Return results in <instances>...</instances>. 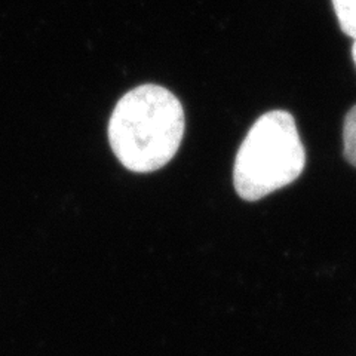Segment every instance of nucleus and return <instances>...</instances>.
Segmentation results:
<instances>
[{
  "label": "nucleus",
  "instance_id": "f257e3e1",
  "mask_svg": "<svg viewBox=\"0 0 356 356\" xmlns=\"http://www.w3.org/2000/svg\"><path fill=\"white\" fill-rule=\"evenodd\" d=\"M184 134L178 98L158 85H141L119 99L108 124L116 158L132 172H152L168 163Z\"/></svg>",
  "mask_w": 356,
  "mask_h": 356
},
{
  "label": "nucleus",
  "instance_id": "f03ea898",
  "mask_svg": "<svg viewBox=\"0 0 356 356\" xmlns=\"http://www.w3.org/2000/svg\"><path fill=\"white\" fill-rule=\"evenodd\" d=\"M306 152L294 118L284 110L263 115L236 154L233 183L243 200H259L291 184L303 172Z\"/></svg>",
  "mask_w": 356,
  "mask_h": 356
},
{
  "label": "nucleus",
  "instance_id": "7ed1b4c3",
  "mask_svg": "<svg viewBox=\"0 0 356 356\" xmlns=\"http://www.w3.org/2000/svg\"><path fill=\"white\" fill-rule=\"evenodd\" d=\"M332 6L343 33L356 39V0H332Z\"/></svg>",
  "mask_w": 356,
  "mask_h": 356
},
{
  "label": "nucleus",
  "instance_id": "20e7f679",
  "mask_svg": "<svg viewBox=\"0 0 356 356\" xmlns=\"http://www.w3.org/2000/svg\"><path fill=\"white\" fill-rule=\"evenodd\" d=\"M343 141L344 156L353 166H356V106L349 110L346 119H344Z\"/></svg>",
  "mask_w": 356,
  "mask_h": 356
},
{
  "label": "nucleus",
  "instance_id": "39448f33",
  "mask_svg": "<svg viewBox=\"0 0 356 356\" xmlns=\"http://www.w3.org/2000/svg\"><path fill=\"white\" fill-rule=\"evenodd\" d=\"M352 57H353V61L356 64V39H355V43H353V48H352Z\"/></svg>",
  "mask_w": 356,
  "mask_h": 356
}]
</instances>
